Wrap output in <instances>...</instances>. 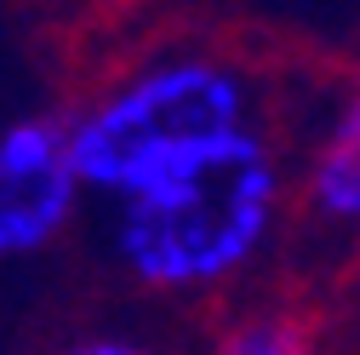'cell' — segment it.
I'll use <instances>...</instances> for the list:
<instances>
[{"instance_id":"6da1fadb","label":"cell","mask_w":360,"mask_h":355,"mask_svg":"<svg viewBox=\"0 0 360 355\" xmlns=\"http://www.w3.org/2000/svg\"><path fill=\"white\" fill-rule=\"evenodd\" d=\"M120 270L160 298H212L257 270L286 218V155L263 120L109 201Z\"/></svg>"},{"instance_id":"7a4b0ae2","label":"cell","mask_w":360,"mask_h":355,"mask_svg":"<svg viewBox=\"0 0 360 355\" xmlns=\"http://www.w3.org/2000/svg\"><path fill=\"white\" fill-rule=\"evenodd\" d=\"M257 126V86L223 52H172L63 115L86 195L120 201L143 178Z\"/></svg>"},{"instance_id":"3957f363","label":"cell","mask_w":360,"mask_h":355,"mask_svg":"<svg viewBox=\"0 0 360 355\" xmlns=\"http://www.w3.org/2000/svg\"><path fill=\"white\" fill-rule=\"evenodd\" d=\"M86 189L69 161L63 115H23L0 126V263L52 252Z\"/></svg>"},{"instance_id":"277c9868","label":"cell","mask_w":360,"mask_h":355,"mask_svg":"<svg viewBox=\"0 0 360 355\" xmlns=\"http://www.w3.org/2000/svg\"><path fill=\"white\" fill-rule=\"evenodd\" d=\"M297 206L314 230H354L360 218V104L343 98L309 138L297 166Z\"/></svg>"},{"instance_id":"5b68a950","label":"cell","mask_w":360,"mask_h":355,"mask_svg":"<svg viewBox=\"0 0 360 355\" xmlns=\"http://www.w3.org/2000/svg\"><path fill=\"white\" fill-rule=\"evenodd\" d=\"M206 355H321V321L297 304H257L223 321Z\"/></svg>"},{"instance_id":"8992f818","label":"cell","mask_w":360,"mask_h":355,"mask_svg":"<svg viewBox=\"0 0 360 355\" xmlns=\"http://www.w3.org/2000/svg\"><path fill=\"white\" fill-rule=\"evenodd\" d=\"M52 355H155V349L138 344V338H126V332H80V338L58 344Z\"/></svg>"}]
</instances>
